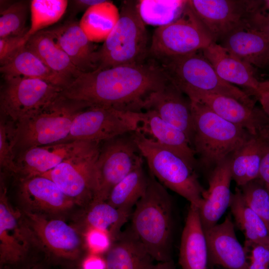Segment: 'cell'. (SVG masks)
<instances>
[{
	"instance_id": "6da1fadb",
	"label": "cell",
	"mask_w": 269,
	"mask_h": 269,
	"mask_svg": "<svg viewBox=\"0 0 269 269\" xmlns=\"http://www.w3.org/2000/svg\"><path fill=\"white\" fill-rule=\"evenodd\" d=\"M169 80L160 64L143 62L81 72L62 92L67 99L99 106L139 113L148 98Z\"/></svg>"
},
{
	"instance_id": "7a4b0ae2",
	"label": "cell",
	"mask_w": 269,
	"mask_h": 269,
	"mask_svg": "<svg viewBox=\"0 0 269 269\" xmlns=\"http://www.w3.org/2000/svg\"><path fill=\"white\" fill-rule=\"evenodd\" d=\"M146 190L135 205L131 230L157 262L171 260L173 205L168 192L150 173Z\"/></svg>"
},
{
	"instance_id": "3957f363",
	"label": "cell",
	"mask_w": 269,
	"mask_h": 269,
	"mask_svg": "<svg viewBox=\"0 0 269 269\" xmlns=\"http://www.w3.org/2000/svg\"><path fill=\"white\" fill-rule=\"evenodd\" d=\"M190 101L194 129L192 148L202 165L214 168L230 157L252 135L204 105Z\"/></svg>"
},
{
	"instance_id": "277c9868",
	"label": "cell",
	"mask_w": 269,
	"mask_h": 269,
	"mask_svg": "<svg viewBox=\"0 0 269 269\" xmlns=\"http://www.w3.org/2000/svg\"><path fill=\"white\" fill-rule=\"evenodd\" d=\"M147 44L146 29L137 0H124L117 23L96 52V70L143 62L148 57Z\"/></svg>"
},
{
	"instance_id": "5b68a950",
	"label": "cell",
	"mask_w": 269,
	"mask_h": 269,
	"mask_svg": "<svg viewBox=\"0 0 269 269\" xmlns=\"http://www.w3.org/2000/svg\"><path fill=\"white\" fill-rule=\"evenodd\" d=\"M134 136L150 173L165 188L198 208L205 189L198 181L195 168L178 154L139 131L134 132Z\"/></svg>"
},
{
	"instance_id": "8992f818",
	"label": "cell",
	"mask_w": 269,
	"mask_h": 269,
	"mask_svg": "<svg viewBox=\"0 0 269 269\" xmlns=\"http://www.w3.org/2000/svg\"><path fill=\"white\" fill-rule=\"evenodd\" d=\"M169 80L184 94L190 91L207 92L234 98L251 107L250 94L220 78L201 50L157 61Z\"/></svg>"
},
{
	"instance_id": "52a82bcc",
	"label": "cell",
	"mask_w": 269,
	"mask_h": 269,
	"mask_svg": "<svg viewBox=\"0 0 269 269\" xmlns=\"http://www.w3.org/2000/svg\"><path fill=\"white\" fill-rule=\"evenodd\" d=\"M88 107L82 102L69 99L62 94L52 104L35 115L14 123L15 150L62 142L68 136L73 121Z\"/></svg>"
},
{
	"instance_id": "ba28073f",
	"label": "cell",
	"mask_w": 269,
	"mask_h": 269,
	"mask_svg": "<svg viewBox=\"0 0 269 269\" xmlns=\"http://www.w3.org/2000/svg\"><path fill=\"white\" fill-rule=\"evenodd\" d=\"M213 42L187 0L177 19L155 30L148 48V56L159 61L186 55L202 50Z\"/></svg>"
},
{
	"instance_id": "9c48e42d",
	"label": "cell",
	"mask_w": 269,
	"mask_h": 269,
	"mask_svg": "<svg viewBox=\"0 0 269 269\" xmlns=\"http://www.w3.org/2000/svg\"><path fill=\"white\" fill-rule=\"evenodd\" d=\"M0 90L1 114L15 123L29 118L52 104L63 88L44 80L3 77Z\"/></svg>"
},
{
	"instance_id": "30bf717a",
	"label": "cell",
	"mask_w": 269,
	"mask_h": 269,
	"mask_svg": "<svg viewBox=\"0 0 269 269\" xmlns=\"http://www.w3.org/2000/svg\"><path fill=\"white\" fill-rule=\"evenodd\" d=\"M102 142L96 161L97 190L92 202L106 201L113 188L143 159L134 132Z\"/></svg>"
},
{
	"instance_id": "8fae6325",
	"label": "cell",
	"mask_w": 269,
	"mask_h": 269,
	"mask_svg": "<svg viewBox=\"0 0 269 269\" xmlns=\"http://www.w3.org/2000/svg\"><path fill=\"white\" fill-rule=\"evenodd\" d=\"M139 113L99 106L85 108L76 116L68 136L62 142H102L136 131L140 123Z\"/></svg>"
},
{
	"instance_id": "7c38bea8",
	"label": "cell",
	"mask_w": 269,
	"mask_h": 269,
	"mask_svg": "<svg viewBox=\"0 0 269 269\" xmlns=\"http://www.w3.org/2000/svg\"><path fill=\"white\" fill-rule=\"evenodd\" d=\"M188 3L217 43L239 29L250 27L255 14L265 1L255 0H191Z\"/></svg>"
},
{
	"instance_id": "4fadbf2b",
	"label": "cell",
	"mask_w": 269,
	"mask_h": 269,
	"mask_svg": "<svg viewBox=\"0 0 269 269\" xmlns=\"http://www.w3.org/2000/svg\"><path fill=\"white\" fill-rule=\"evenodd\" d=\"M101 143L41 175L52 180L75 203L88 206L97 190L96 161Z\"/></svg>"
},
{
	"instance_id": "5bb4252c",
	"label": "cell",
	"mask_w": 269,
	"mask_h": 269,
	"mask_svg": "<svg viewBox=\"0 0 269 269\" xmlns=\"http://www.w3.org/2000/svg\"><path fill=\"white\" fill-rule=\"evenodd\" d=\"M23 218L36 242L58 257L74 259L82 253L84 234L59 219H49L45 215L23 211Z\"/></svg>"
},
{
	"instance_id": "9a60e30c",
	"label": "cell",
	"mask_w": 269,
	"mask_h": 269,
	"mask_svg": "<svg viewBox=\"0 0 269 269\" xmlns=\"http://www.w3.org/2000/svg\"><path fill=\"white\" fill-rule=\"evenodd\" d=\"M37 243L22 214L9 203L6 189L0 180V259L2 265H14L22 261L30 248Z\"/></svg>"
},
{
	"instance_id": "2e32d148",
	"label": "cell",
	"mask_w": 269,
	"mask_h": 269,
	"mask_svg": "<svg viewBox=\"0 0 269 269\" xmlns=\"http://www.w3.org/2000/svg\"><path fill=\"white\" fill-rule=\"evenodd\" d=\"M185 95L190 101L204 105L224 119L245 129L251 135L269 137V118L262 109L212 93L190 91Z\"/></svg>"
},
{
	"instance_id": "e0dca14e",
	"label": "cell",
	"mask_w": 269,
	"mask_h": 269,
	"mask_svg": "<svg viewBox=\"0 0 269 269\" xmlns=\"http://www.w3.org/2000/svg\"><path fill=\"white\" fill-rule=\"evenodd\" d=\"M101 142L72 141L31 147L17 158L21 178L41 175L64 161L93 148Z\"/></svg>"
},
{
	"instance_id": "ac0fdd59",
	"label": "cell",
	"mask_w": 269,
	"mask_h": 269,
	"mask_svg": "<svg viewBox=\"0 0 269 269\" xmlns=\"http://www.w3.org/2000/svg\"><path fill=\"white\" fill-rule=\"evenodd\" d=\"M185 95L169 80L148 98L143 111H155L163 120L181 130L192 146L194 129L191 101Z\"/></svg>"
},
{
	"instance_id": "d6986e66",
	"label": "cell",
	"mask_w": 269,
	"mask_h": 269,
	"mask_svg": "<svg viewBox=\"0 0 269 269\" xmlns=\"http://www.w3.org/2000/svg\"><path fill=\"white\" fill-rule=\"evenodd\" d=\"M204 231L212 263L226 269H248L247 252L237 239L230 214L222 223Z\"/></svg>"
},
{
	"instance_id": "ffe728a7",
	"label": "cell",
	"mask_w": 269,
	"mask_h": 269,
	"mask_svg": "<svg viewBox=\"0 0 269 269\" xmlns=\"http://www.w3.org/2000/svg\"><path fill=\"white\" fill-rule=\"evenodd\" d=\"M19 195L26 211L42 214L61 213L75 204L52 180L41 175L20 179Z\"/></svg>"
},
{
	"instance_id": "44dd1931",
	"label": "cell",
	"mask_w": 269,
	"mask_h": 269,
	"mask_svg": "<svg viewBox=\"0 0 269 269\" xmlns=\"http://www.w3.org/2000/svg\"><path fill=\"white\" fill-rule=\"evenodd\" d=\"M231 157L217 164L209 178V187L202 195L198 211L204 230L212 227L230 206L232 180Z\"/></svg>"
},
{
	"instance_id": "7402d4cb",
	"label": "cell",
	"mask_w": 269,
	"mask_h": 269,
	"mask_svg": "<svg viewBox=\"0 0 269 269\" xmlns=\"http://www.w3.org/2000/svg\"><path fill=\"white\" fill-rule=\"evenodd\" d=\"M47 31L79 71L86 73L96 70L97 50L79 22L69 20Z\"/></svg>"
},
{
	"instance_id": "603a6c76",
	"label": "cell",
	"mask_w": 269,
	"mask_h": 269,
	"mask_svg": "<svg viewBox=\"0 0 269 269\" xmlns=\"http://www.w3.org/2000/svg\"><path fill=\"white\" fill-rule=\"evenodd\" d=\"M140 132L178 154L194 168L197 164L195 153L185 134L163 120L153 110L139 113Z\"/></svg>"
},
{
	"instance_id": "cb8c5ba5",
	"label": "cell",
	"mask_w": 269,
	"mask_h": 269,
	"mask_svg": "<svg viewBox=\"0 0 269 269\" xmlns=\"http://www.w3.org/2000/svg\"><path fill=\"white\" fill-rule=\"evenodd\" d=\"M201 51L223 80L247 88L257 97L260 82L255 76L253 67L215 42Z\"/></svg>"
},
{
	"instance_id": "d4e9b609",
	"label": "cell",
	"mask_w": 269,
	"mask_h": 269,
	"mask_svg": "<svg viewBox=\"0 0 269 269\" xmlns=\"http://www.w3.org/2000/svg\"><path fill=\"white\" fill-rule=\"evenodd\" d=\"M208 253L198 208L190 204L182 231L179 263L182 269H207Z\"/></svg>"
},
{
	"instance_id": "484cf974",
	"label": "cell",
	"mask_w": 269,
	"mask_h": 269,
	"mask_svg": "<svg viewBox=\"0 0 269 269\" xmlns=\"http://www.w3.org/2000/svg\"><path fill=\"white\" fill-rule=\"evenodd\" d=\"M107 269H150L154 260L131 229L122 232L106 253Z\"/></svg>"
},
{
	"instance_id": "4316f807",
	"label": "cell",
	"mask_w": 269,
	"mask_h": 269,
	"mask_svg": "<svg viewBox=\"0 0 269 269\" xmlns=\"http://www.w3.org/2000/svg\"><path fill=\"white\" fill-rule=\"evenodd\" d=\"M219 42L231 54L252 67L264 68L269 55V40L249 27L235 30Z\"/></svg>"
},
{
	"instance_id": "83f0119b",
	"label": "cell",
	"mask_w": 269,
	"mask_h": 269,
	"mask_svg": "<svg viewBox=\"0 0 269 269\" xmlns=\"http://www.w3.org/2000/svg\"><path fill=\"white\" fill-rule=\"evenodd\" d=\"M0 71L3 77L20 76L41 79L63 89L69 84L65 78L50 69L25 44L0 66Z\"/></svg>"
},
{
	"instance_id": "f1b7e54d",
	"label": "cell",
	"mask_w": 269,
	"mask_h": 269,
	"mask_svg": "<svg viewBox=\"0 0 269 269\" xmlns=\"http://www.w3.org/2000/svg\"><path fill=\"white\" fill-rule=\"evenodd\" d=\"M25 46L69 84L81 73L47 30L39 31L32 35Z\"/></svg>"
},
{
	"instance_id": "f546056e",
	"label": "cell",
	"mask_w": 269,
	"mask_h": 269,
	"mask_svg": "<svg viewBox=\"0 0 269 269\" xmlns=\"http://www.w3.org/2000/svg\"><path fill=\"white\" fill-rule=\"evenodd\" d=\"M269 138L252 135L231 157L232 179L240 187L259 178L260 165Z\"/></svg>"
},
{
	"instance_id": "4dcf8cb0",
	"label": "cell",
	"mask_w": 269,
	"mask_h": 269,
	"mask_svg": "<svg viewBox=\"0 0 269 269\" xmlns=\"http://www.w3.org/2000/svg\"><path fill=\"white\" fill-rule=\"evenodd\" d=\"M231 213L245 237V248L254 244L269 248V230L265 222L247 205L240 189L232 194Z\"/></svg>"
},
{
	"instance_id": "1f68e13d",
	"label": "cell",
	"mask_w": 269,
	"mask_h": 269,
	"mask_svg": "<svg viewBox=\"0 0 269 269\" xmlns=\"http://www.w3.org/2000/svg\"><path fill=\"white\" fill-rule=\"evenodd\" d=\"M149 176L143 168V159L111 190L106 201L116 208L131 212L144 193Z\"/></svg>"
},
{
	"instance_id": "d6a6232c",
	"label": "cell",
	"mask_w": 269,
	"mask_h": 269,
	"mask_svg": "<svg viewBox=\"0 0 269 269\" xmlns=\"http://www.w3.org/2000/svg\"><path fill=\"white\" fill-rule=\"evenodd\" d=\"M120 17V11L112 1L105 0L85 11L79 25L92 42L105 41Z\"/></svg>"
},
{
	"instance_id": "836d02e7",
	"label": "cell",
	"mask_w": 269,
	"mask_h": 269,
	"mask_svg": "<svg viewBox=\"0 0 269 269\" xmlns=\"http://www.w3.org/2000/svg\"><path fill=\"white\" fill-rule=\"evenodd\" d=\"M85 217V230L93 228L109 233L115 241L131 212L116 208L107 201L92 202Z\"/></svg>"
},
{
	"instance_id": "e575fe53",
	"label": "cell",
	"mask_w": 269,
	"mask_h": 269,
	"mask_svg": "<svg viewBox=\"0 0 269 269\" xmlns=\"http://www.w3.org/2000/svg\"><path fill=\"white\" fill-rule=\"evenodd\" d=\"M186 1L140 0H137V8L145 24L159 27L177 19L181 14Z\"/></svg>"
},
{
	"instance_id": "d590c367",
	"label": "cell",
	"mask_w": 269,
	"mask_h": 269,
	"mask_svg": "<svg viewBox=\"0 0 269 269\" xmlns=\"http://www.w3.org/2000/svg\"><path fill=\"white\" fill-rule=\"evenodd\" d=\"M68 4L65 0H32L30 2L31 25L24 36L26 43L30 37L58 21Z\"/></svg>"
},
{
	"instance_id": "8d00e7d4",
	"label": "cell",
	"mask_w": 269,
	"mask_h": 269,
	"mask_svg": "<svg viewBox=\"0 0 269 269\" xmlns=\"http://www.w3.org/2000/svg\"><path fill=\"white\" fill-rule=\"evenodd\" d=\"M30 8L28 2H14L0 10V38L23 36L28 31L25 27Z\"/></svg>"
},
{
	"instance_id": "74e56055",
	"label": "cell",
	"mask_w": 269,
	"mask_h": 269,
	"mask_svg": "<svg viewBox=\"0 0 269 269\" xmlns=\"http://www.w3.org/2000/svg\"><path fill=\"white\" fill-rule=\"evenodd\" d=\"M247 205L265 222L269 230V193L259 178L239 187Z\"/></svg>"
},
{
	"instance_id": "f35d334b",
	"label": "cell",
	"mask_w": 269,
	"mask_h": 269,
	"mask_svg": "<svg viewBox=\"0 0 269 269\" xmlns=\"http://www.w3.org/2000/svg\"><path fill=\"white\" fill-rule=\"evenodd\" d=\"M15 126L13 122H6L1 118L0 123V165L10 172L18 174L15 160Z\"/></svg>"
},
{
	"instance_id": "ab89813d",
	"label": "cell",
	"mask_w": 269,
	"mask_h": 269,
	"mask_svg": "<svg viewBox=\"0 0 269 269\" xmlns=\"http://www.w3.org/2000/svg\"><path fill=\"white\" fill-rule=\"evenodd\" d=\"M84 237L89 253L98 255L106 253L114 241L109 233L93 228L85 229Z\"/></svg>"
},
{
	"instance_id": "60d3db41",
	"label": "cell",
	"mask_w": 269,
	"mask_h": 269,
	"mask_svg": "<svg viewBox=\"0 0 269 269\" xmlns=\"http://www.w3.org/2000/svg\"><path fill=\"white\" fill-rule=\"evenodd\" d=\"M249 251L248 269H269V248L260 244H254L245 248Z\"/></svg>"
},
{
	"instance_id": "b9f144b4",
	"label": "cell",
	"mask_w": 269,
	"mask_h": 269,
	"mask_svg": "<svg viewBox=\"0 0 269 269\" xmlns=\"http://www.w3.org/2000/svg\"><path fill=\"white\" fill-rule=\"evenodd\" d=\"M24 36L0 38V66L7 61L21 47L26 44Z\"/></svg>"
},
{
	"instance_id": "7bdbcfd3",
	"label": "cell",
	"mask_w": 269,
	"mask_h": 269,
	"mask_svg": "<svg viewBox=\"0 0 269 269\" xmlns=\"http://www.w3.org/2000/svg\"><path fill=\"white\" fill-rule=\"evenodd\" d=\"M250 28L254 29L269 40V13L263 10V7L253 16Z\"/></svg>"
},
{
	"instance_id": "ee69618b",
	"label": "cell",
	"mask_w": 269,
	"mask_h": 269,
	"mask_svg": "<svg viewBox=\"0 0 269 269\" xmlns=\"http://www.w3.org/2000/svg\"><path fill=\"white\" fill-rule=\"evenodd\" d=\"M81 267V269H107L105 258L101 255L90 253L83 260Z\"/></svg>"
},
{
	"instance_id": "f6af8a7d",
	"label": "cell",
	"mask_w": 269,
	"mask_h": 269,
	"mask_svg": "<svg viewBox=\"0 0 269 269\" xmlns=\"http://www.w3.org/2000/svg\"><path fill=\"white\" fill-rule=\"evenodd\" d=\"M269 193V143L263 156L259 178Z\"/></svg>"
},
{
	"instance_id": "bcb514c9",
	"label": "cell",
	"mask_w": 269,
	"mask_h": 269,
	"mask_svg": "<svg viewBox=\"0 0 269 269\" xmlns=\"http://www.w3.org/2000/svg\"><path fill=\"white\" fill-rule=\"evenodd\" d=\"M104 0H71L72 14L75 15L76 13L86 10L89 7L103 2Z\"/></svg>"
},
{
	"instance_id": "7dc6e473",
	"label": "cell",
	"mask_w": 269,
	"mask_h": 269,
	"mask_svg": "<svg viewBox=\"0 0 269 269\" xmlns=\"http://www.w3.org/2000/svg\"><path fill=\"white\" fill-rule=\"evenodd\" d=\"M257 98L261 104L263 111L269 118V91H259Z\"/></svg>"
},
{
	"instance_id": "c3c4849f",
	"label": "cell",
	"mask_w": 269,
	"mask_h": 269,
	"mask_svg": "<svg viewBox=\"0 0 269 269\" xmlns=\"http://www.w3.org/2000/svg\"><path fill=\"white\" fill-rule=\"evenodd\" d=\"M150 269H176L173 261L158 262L153 264Z\"/></svg>"
},
{
	"instance_id": "681fc988",
	"label": "cell",
	"mask_w": 269,
	"mask_h": 269,
	"mask_svg": "<svg viewBox=\"0 0 269 269\" xmlns=\"http://www.w3.org/2000/svg\"><path fill=\"white\" fill-rule=\"evenodd\" d=\"M263 91H269V80L260 82L258 92Z\"/></svg>"
},
{
	"instance_id": "f907efd6",
	"label": "cell",
	"mask_w": 269,
	"mask_h": 269,
	"mask_svg": "<svg viewBox=\"0 0 269 269\" xmlns=\"http://www.w3.org/2000/svg\"><path fill=\"white\" fill-rule=\"evenodd\" d=\"M264 68L269 69V55L266 61Z\"/></svg>"
}]
</instances>
